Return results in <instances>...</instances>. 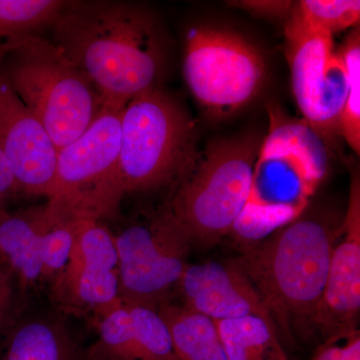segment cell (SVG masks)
I'll return each instance as SVG.
<instances>
[{"mask_svg":"<svg viewBox=\"0 0 360 360\" xmlns=\"http://www.w3.org/2000/svg\"><path fill=\"white\" fill-rule=\"evenodd\" d=\"M123 303L131 319L137 360H179L169 329L160 312L150 307Z\"/></svg>","mask_w":360,"mask_h":360,"instance_id":"obj_20","label":"cell"},{"mask_svg":"<svg viewBox=\"0 0 360 360\" xmlns=\"http://www.w3.org/2000/svg\"><path fill=\"white\" fill-rule=\"evenodd\" d=\"M295 8L305 22L331 37L359 22V0H302Z\"/></svg>","mask_w":360,"mask_h":360,"instance_id":"obj_23","label":"cell"},{"mask_svg":"<svg viewBox=\"0 0 360 360\" xmlns=\"http://www.w3.org/2000/svg\"><path fill=\"white\" fill-rule=\"evenodd\" d=\"M0 150L13 172L18 193L49 198L56 175L58 148L1 70Z\"/></svg>","mask_w":360,"mask_h":360,"instance_id":"obj_13","label":"cell"},{"mask_svg":"<svg viewBox=\"0 0 360 360\" xmlns=\"http://www.w3.org/2000/svg\"><path fill=\"white\" fill-rule=\"evenodd\" d=\"M49 28L51 41L89 78L106 108L123 110L155 89L165 44L155 18L139 4L66 1Z\"/></svg>","mask_w":360,"mask_h":360,"instance_id":"obj_1","label":"cell"},{"mask_svg":"<svg viewBox=\"0 0 360 360\" xmlns=\"http://www.w3.org/2000/svg\"><path fill=\"white\" fill-rule=\"evenodd\" d=\"M41 233V259L44 281H52L65 269L82 220L68 219L52 212L46 205Z\"/></svg>","mask_w":360,"mask_h":360,"instance_id":"obj_22","label":"cell"},{"mask_svg":"<svg viewBox=\"0 0 360 360\" xmlns=\"http://www.w3.org/2000/svg\"><path fill=\"white\" fill-rule=\"evenodd\" d=\"M65 4L61 0H0V45L51 27Z\"/></svg>","mask_w":360,"mask_h":360,"instance_id":"obj_19","label":"cell"},{"mask_svg":"<svg viewBox=\"0 0 360 360\" xmlns=\"http://www.w3.org/2000/svg\"><path fill=\"white\" fill-rule=\"evenodd\" d=\"M16 278L1 259H0V335L7 328L13 316L15 307Z\"/></svg>","mask_w":360,"mask_h":360,"instance_id":"obj_24","label":"cell"},{"mask_svg":"<svg viewBox=\"0 0 360 360\" xmlns=\"http://www.w3.org/2000/svg\"><path fill=\"white\" fill-rule=\"evenodd\" d=\"M193 124L179 104L158 87L123 108L120 167L124 193L177 181L195 158Z\"/></svg>","mask_w":360,"mask_h":360,"instance_id":"obj_6","label":"cell"},{"mask_svg":"<svg viewBox=\"0 0 360 360\" xmlns=\"http://www.w3.org/2000/svg\"><path fill=\"white\" fill-rule=\"evenodd\" d=\"M311 360H360L359 331L345 340L322 343Z\"/></svg>","mask_w":360,"mask_h":360,"instance_id":"obj_25","label":"cell"},{"mask_svg":"<svg viewBox=\"0 0 360 360\" xmlns=\"http://www.w3.org/2000/svg\"><path fill=\"white\" fill-rule=\"evenodd\" d=\"M44 207L23 212H0V259L9 267L23 290L44 279L41 233Z\"/></svg>","mask_w":360,"mask_h":360,"instance_id":"obj_16","label":"cell"},{"mask_svg":"<svg viewBox=\"0 0 360 360\" xmlns=\"http://www.w3.org/2000/svg\"><path fill=\"white\" fill-rule=\"evenodd\" d=\"M0 360H84L65 321L30 315L11 321L0 335Z\"/></svg>","mask_w":360,"mask_h":360,"instance_id":"obj_15","label":"cell"},{"mask_svg":"<svg viewBox=\"0 0 360 360\" xmlns=\"http://www.w3.org/2000/svg\"><path fill=\"white\" fill-rule=\"evenodd\" d=\"M176 288L184 300L182 307L212 321L257 315L272 322L257 290L232 260L187 264Z\"/></svg>","mask_w":360,"mask_h":360,"instance_id":"obj_14","label":"cell"},{"mask_svg":"<svg viewBox=\"0 0 360 360\" xmlns=\"http://www.w3.org/2000/svg\"><path fill=\"white\" fill-rule=\"evenodd\" d=\"M347 75V94L341 111L338 134L350 148L360 153V33L359 27L350 33L338 51Z\"/></svg>","mask_w":360,"mask_h":360,"instance_id":"obj_21","label":"cell"},{"mask_svg":"<svg viewBox=\"0 0 360 360\" xmlns=\"http://www.w3.org/2000/svg\"><path fill=\"white\" fill-rule=\"evenodd\" d=\"M115 241L120 300L156 310L170 302L193 243L168 208L125 227Z\"/></svg>","mask_w":360,"mask_h":360,"instance_id":"obj_9","label":"cell"},{"mask_svg":"<svg viewBox=\"0 0 360 360\" xmlns=\"http://www.w3.org/2000/svg\"><path fill=\"white\" fill-rule=\"evenodd\" d=\"M340 226L333 217L305 210L232 259L257 290L279 336L290 343L316 335L315 319Z\"/></svg>","mask_w":360,"mask_h":360,"instance_id":"obj_2","label":"cell"},{"mask_svg":"<svg viewBox=\"0 0 360 360\" xmlns=\"http://www.w3.org/2000/svg\"><path fill=\"white\" fill-rule=\"evenodd\" d=\"M360 312V182L352 174L347 212L331 255L328 279L315 319L323 342L345 340L359 331Z\"/></svg>","mask_w":360,"mask_h":360,"instance_id":"obj_12","label":"cell"},{"mask_svg":"<svg viewBox=\"0 0 360 360\" xmlns=\"http://www.w3.org/2000/svg\"><path fill=\"white\" fill-rule=\"evenodd\" d=\"M15 193H18L15 180L4 153L0 150V212L6 210L7 201Z\"/></svg>","mask_w":360,"mask_h":360,"instance_id":"obj_27","label":"cell"},{"mask_svg":"<svg viewBox=\"0 0 360 360\" xmlns=\"http://www.w3.org/2000/svg\"><path fill=\"white\" fill-rule=\"evenodd\" d=\"M122 110L105 106L84 134L59 149L46 203L52 212L101 222L117 215L125 195L120 167Z\"/></svg>","mask_w":360,"mask_h":360,"instance_id":"obj_7","label":"cell"},{"mask_svg":"<svg viewBox=\"0 0 360 360\" xmlns=\"http://www.w3.org/2000/svg\"><path fill=\"white\" fill-rule=\"evenodd\" d=\"M0 70L58 150L84 134L105 108L89 78L37 33L0 45Z\"/></svg>","mask_w":360,"mask_h":360,"instance_id":"obj_4","label":"cell"},{"mask_svg":"<svg viewBox=\"0 0 360 360\" xmlns=\"http://www.w3.org/2000/svg\"><path fill=\"white\" fill-rule=\"evenodd\" d=\"M184 73L206 111L225 117L257 96L264 82L265 63L257 47L238 33L201 26L187 33Z\"/></svg>","mask_w":360,"mask_h":360,"instance_id":"obj_8","label":"cell"},{"mask_svg":"<svg viewBox=\"0 0 360 360\" xmlns=\"http://www.w3.org/2000/svg\"><path fill=\"white\" fill-rule=\"evenodd\" d=\"M269 118L248 202L231 232L248 246L264 240L307 210L328 165L323 141L304 120H290L276 108H270Z\"/></svg>","mask_w":360,"mask_h":360,"instance_id":"obj_3","label":"cell"},{"mask_svg":"<svg viewBox=\"0 0 360 360\" xmlns=\"http://www.w3.org/2000/svg\"><path fill=\"white\" fill-rule=\"evenodd\" d=\"M260 144L253 137L215 142L177 180L167 208L193 245L212 248L231 233L248 202Z\"/></svg>","mask_w":360,"mask_h":360,"instance_id":"obj_5","label":"cell"},{"mask_svg":"<svg viewBox=\"0 0 360 360\" xmlns=\"http://www.w3.org/2000/svg\"><path fill=\"white\" fill-rule=\"evenodd\" d=\"M158 311L167 322L179 360H229L212 319L172 302L163 303Z\"/></svg>","mask_w":360,"mask_h":360,"instance_id":"obj_17","label":"cell"},{"mask_svg":"<svg viewBox=\"0 0 360 360\" xmlns=\"http://www.w3.org/2000/svg\"><path fill=\"white\" fill-rule=\"evenodd\" d=\"M331 35L305 22L293 4L284 27L291 87L303 120L321 136L338 134L347 75Z\"/></svg>","mask_w":360,"mask_h":360,"instance_id":"obj_10","label":"cell"},{"mask_svg":"<svg viewBox=\"0 0 360 360\" xmlns=\"http://www.w3.org/2000/svg\"><path fill=\"white\" fill-rule=\"evenodd\" d=\"M51 292L65 312L92 317L120 302L115 236L101 221H80L70 259L52 279Z\"/></svg>","mask_w":360,"mask_h":360,"instance_id":"obj_11","label":"cell"},{"mask_svg":"<svg viewBox=\"0 0 360 360\" xmlns=\"http://www.w3.org/2000/svg\"><path fill=\"white\" fill-rule=\"evenodd\" d=\"M229 360H288L276 326L264 317L215 321Z\"/></svg>","mask_w":360,"mask_h":360,"instance_id":"obj_18","label":"cell"},{"mask_svg":"<svg viewBox=\"0 0 360 360\" xmlns=\"http://www.w3.org/2000/svg\"><path fill=\"white\" fill-rule=\"evenodd\" d=\"M229 6L245 9L248 13L257 14L264 18H288L293 4L286 0H243V1H231Z\"/></svg>","mask_w":360,"mask_h":360,"instance_id":"obj_26","label":"cell"}]
</instances>
